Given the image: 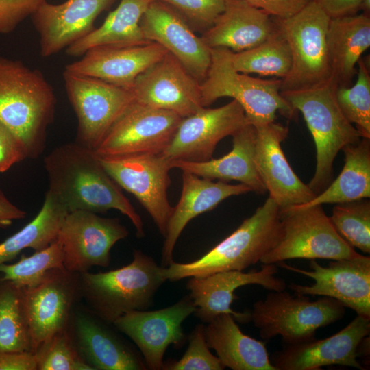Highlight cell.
Listing matches in <instances>:
<instances>
[{
	"instance_id": "6da1fadb",
	"label": "cell",
	"mask_w": 370,
	"mask_h": 370,
	"mask_svg": "<svg viewBox=\"0 0 370 370\" xmlns=\"http://www.w3.org/2000/svg\"><path fill=\"white\" fill-rule=\"evenodd\" d=\"M44 165L49 190L69 212L87 210L97 214L115 209L128 217L138 237L144 236L141 217L93 150L76 141L65 143L45 156Z\"/></svg>"
},
{
	"instance_id": "7a4b0ae2",
	"label": "cell",
	"mask_w": 370,
	"mask_h": 370,
	"mask_svg": "<svg viewBox=\"0 0 370 370\" xmlns=\"http://www.w3.org/2000/svg\"><path fill=\"white\" fill-rule=\"evenodd\" d=\"M56 98L42 73L0 56V122L22 142L27 158L42 153Z\"/></svg>"
},
{
	"instance_id": "3957f363",
	"label": "cell",
	"mask_w": 370,
	"mask_h": 370,
	"mask_svg": "<svg viewBox=\"0 0 370 370\" xmlns=\"http://www.w3.org/2000/svg\"><path fill=\"white\" fill-rule=\"evenodd\" d=\"M280 210L269 197L251 217L205 255L193 262H173L163 267L164 278L174 282L225 271H243L260 262L280 239Z\"/></svg>"
},
{
	"instance_id": "277c9868",
	"label": "cell",
	"mask_w": 370,
	"mask_h": 370,
	"mask_svg": "<svg viewBox=\"0 0 370 370\" xmlns=\"http://www.w3.org/2000/svg\"><path fill=\"white\" fill-rule=\"evenodd\" d=\"M163 267L140 250L132 261L106 272L79 273L81 298L93 314L108 323L134 310H147L166 281Z\"/></svg>"
},
{
	"instance_id": "5b68a950",
	"label": "cell",
	"mask_w": 370,
	"mask_h": 370,
	"mask_svg": "<svg viewBox=\"0 0 370 370\" xmlns=\"http://www.w3.org/2000/svg\"><path fill=\"white\" fill-rule=\"evenodd\" d=\"M336 88L331 81L313 88L280 92L290 105L302 114L313 138L316 168L308 185L316 195L332 182L338 153L362 138L342 112L336 97Z\"/></svg>"
},
{
	"instance_id": "8992f818",
	"label": "cell",
	"mask_w": 370,
	"mask_h": 370,
	"mask_svg": "<svg viewBox=\"0 0 370 370\" xmlns=\"http://www.w3.org/2000/svg\"><path fill=\"white\" fill-rule=\"evenodd\" d=\"M231 53L226 48L211 49L210 66L200 83L204 107L229 97L240 103L254 126L275 121L278 111L288 119H297L298 112L281 95V79H263L237 71Z\"/></svg>"
},
{
	"instance_id": "52a82bcc",
	"label": "cell",
	"mask_w": 370,
	"mask_h": 370,
	"mask_svg": "<svg viewBox=\"0 0 370 370\" xmlns=\"http://www.w3.org/2000/svg\"><path fill=\"white\" fill-rule=\"evenodd\" d=\"M345 313V307L332 297L312 301L285 290L270 292L264 299L255 302L250 312L262 339L281 336L286 345L314 338L319 328L339 321Z\"/></svg>"
},
{
	"instance_id": "ba28073f",
	"label": "cell",
	"mask_w": 370,
	"mask_h": 370,
	"mask_svg": "<svg viewBox=\"0 0 370 370\" xmlns=\"http://www.w3.org/2000/svg\"><path fill=\"white\" fill-rule=\"evenodd\" d=\"M280 239L261 258L262 264L293 258L337 260L360 254L337 232L322 205L280 210Z\"/></svg>"
},
{
	"instance_id": "9c48e42d",
	"label": "cell",
	"mask_w": 370,
	"mask_h": 370,
	"mask_svg": "<svg viewBox=\"0 0 370 370\" xmlns=\"http://www.w3.org/2000/svg\"><path fill=\"white\" fill-rule=\"evenodd\" d=\"M291 53L292 66L280 92L313 88L332 81L326 35L330 18L315 1L295 14L275 18Z\"/></svg>"
},
{
	"instance_id": "30bf717a",
	"label": "cell",
	"mask_w": 370,
	"mask_h": 370,
	"mask_svg": "<svg viewBox=\"0 0 370 370\" xmlns=\"http://www.w3.org/2000/svg\"><path fill=\"white\" fill-rule=\"evenodd\" d=\"M182 118L165 110L132 101L105 134L94 152L99 157L160 154Z\"/></svg>"
},
{
	"instance_id": "8fae6325",
	"label": "cell",
	"mask_w": 370,
	"mask_h": 370,
	"mask_svg": "<svg viewBox=\"0 0 370 370\" xmlns=\"http://www.w3.org/2000/svg\"><path fill=\"white\" fill-rule=\"evenodd\" d=\"M68 99L77 119L76 142L95 151L132 102L129 90L97 78L64 72Z\"/></svg>"
},
{
	"instance_id": "7c38bea8",
	"label": "cell",
	"mask_w": 370,
	"mask_h": 370,
	"mask_svg": "<svg viewBox=\"0 0 370 370\" xmlns=\"http://www.w3.org/2000/svg\"><path fill=\"white\" fill-rule=\"evenodd\" d=\"M98 157L118 185L138 200L165 237L173 208L167 195L170 162L161 154Z\"/></svg>"
},
{
	"instance_id": "4fadbf2b",
	"label": "cell",
	"mask_w": 370,
	"mask_h": 370,
	"mask_svg": "<svg viewBox=\"0 0 370 370\" xmlns=\"http://www.w3.org/2000/svg\"><path fill=\"white\" fill-rule=\"evenodd\" d=\"M23 297L34 353L41 344L67 330L75 305L82 299L79 273L52 269L38 285L23 288Z\"/></svg>"
},
{
	"instance_id": "5bb4252c",
	"label": "cell",
	"mask_w": 370,
	"mask_h": 370,
	"mask_svg": "<svg viewBox=\"0 0 370 370\" xmlns=\"http://www.w3.org/2000/svg\"><path fill=\"white\" fill-rule=\"evenodd\" d=\"M128 234L119 218H105L87 210L69 212L57 236L64 267L80 273L94 266L108 267L112 247Z\"/></svg>"
},
{
	"instance_id": "9a60e30c",
	"label": "cell",
	"mask_w": 370,
	"mask_h": 370,
	"mask_svg": "<svg viewBox=\"0 0 370 370\" xmlns=\"http://www.w3.org/2000/svg\"><path fill=\"white\" fill-rule=\"evenodd\" d=\"M247 123L243 107L234 99L216 108L204 107L181 119L171 141L160 154L169 162L208 160L219 141Z\"/></svg>"
},
{
	"instance_id": "2e32d148",
	"label": "cell",
	"mask_w": 370,
	"mask_h": 370,
	"mask_svg": "<svg viewBox=\"0 0 370 370\" xmlns=\"http://www.w3.org/2000/svg\"><path fill=\"white\" fill-rule=\"evenodd\" d=\"M281 267L308 276L312 285L291 284L297 295L329 297L354 310L357 315L370 318V257L359 254L349 259L333 260L323 267L316 260L310 264L311 271L278 263Z\"/></svg>"
},
{
	"instance_id": "e0dca14e",
	"label": "cell",
	"mask_w": 370,
	"mask_h": 370,
	"mask_svg": "<svg viewBox=\"0 0 370 370\" xmlns=\"http://www.w3.org/2000/svg\"><path fill=\"white\" fill-rule=\"evenodd\" d=\"M196 310L189 295L175 304L156 310H134L112 323L136 345L147 369H162L167 347H181L186 340L182 324Z\"/></svg>"
},
{
	"instance_id": "ac0fdd59",
	"label": "cell",
	"mask_w": 370,
	"mask_h": 370,
	"mask_svg": "<svg viewBox=\"0 0 370 370\" xmlns=\"http://www.w3.org/2000/svg\"><path fill=\"white\" fill-rule=\"evenodd\" d=\"M129 90L134 101L182 118L204 108L200 83L169 52L140 73Z\"/></svg>"
},
{
	"instance_id": "d6986e66",
	"label": "cell",
	"mask_w": 370,
	"mask_h": 370,
	"mask_svg": "<svg viewBox=\"0 0 370 370\" xmlns=\"http://www.w3.org/2000/svg\"><path fill=\"white\" fill-rule=\"evenodd\" d=\"M275 264H262L259 271L231 270L202 277H191L186 284L196 310L195 316L204 323H209L222 314H230L241 323L251 321L250 312H236L231 308L235 299L234 291L238 287L257 284L271 291H281L286 288L284 280L275 276Z\"/></svg>"
},
{
	"instance_id": "ffe728a7",
	"label": "cell",
	"mask_w": 370,
	"mask_h": 370,
	"mask_svg": "<svg viewBox=\"0 0 370 370\" xmlns=\"http://www.w3.org/2000/svg\"><path fill=\"white\" fill-rule=\"evenodd\" d=\"M370 332V318L357 315L337 333L323 338L315 337L286 345L270 360L276 370H317L331 365L365 368L358 360V347Z\"/></svg>"
},
{
	"instance_id": "44dd1931",
	"label": "cell",
	"mask_w": 370,
	"mask_h": 370,
	"mask_svg": "<svg viewBox=\"0 0 370 370\" xmlns=\"http://www.w3.org/2000/svg\"><path fill=\"white\" fill-rule=\"evenodd\" d=\"M140 25L149 42L166 49L199 83L205 79L211 63V49L174 8L153 0L143 14Z\"/></svg>"
},
{
	"instance_id": "7402d4cb",
	"label": "cell",
	"mask_w": 370,
	"mask_h": 370,
	"mask_svg": "<svg viewBox=\"0 0 370 370\" xmlns=\"http://www.w3.org/2000/svg\"><path fill=\"white\" fill-rule=\"evenodd\" d=\"M254 127L255 162L269 197L280 210L311 201L315 193L293 171L281 147L288 127L275 121Z\"/></svg>"
},
{
	"instance_id": "603a6c76",
	"label": "cell",
	"mask_w": 370,
	"mask_h": 370,
	"mask_svg": "<svg viewBox=\"0 0 370 370\" xmlns=\"http://www.w3.org/2000/svg\"><path fill=\"white\" fill-rule=\"evenodd\" d=\"M115 0H67L42 3L31 16L39 35L40 52L49 57L90 33L97 17Z\"/></svg>"
},
{
	"instance_id": "cb8c5ba5",
	"label": "cell",
	"mask_w": 370,
	"mask_h": 370,
	"mask_svg": "<svg viewBox=\"0 0 370 370\" xmlns=\"http://www.w3.org/2000/svg\"><path fill=\"white\" fill-rule=\"evenodd\" d=\"M167 52L153 42L134 46H98L86 51L79 60L67 64L64 71L130 90L136 77Z\"/></svg>"
},
{
	"instance_id": "d4e9b609",
	"label": "cell",
	"mask_w": 370,
	"mask_h": 370,
	"mask_svg": "<svg viewBox=\"0 0 370 370\" xmlns=\"http://www.w3.org/2000/svg\"><path fill=\"white\" fill-rule=\"evenodd\" d=\"M103 322L73 311L67 330L84 360L93 370L147 369L143 358Z\"/></svg>"
},
{
	"instance_id": "484cf974",
	"label": "cell",
	"mask_w": 370,
	"mask_h": 370,
	"mask_svg": "<svg viewBox=\"0 0 370 370\" xmlns=\"http://www.w3.org/2000/svg\"><path fill=\"white\" fill-rule=\"evenodd\" d=\"M180 198L169 218L162 251V265L166 267L173 260V254L178 238L188 223L195 217L214 209L224 199L251 192L243 184H230L214 182L192 173L182 171Z\"/></svg>"
},
{
	"instance_id": "4316f807",
	"label": "cell",
	"mask_w": 370,
	"mask_h": 370,
	"mask_svg": "<svg viewBox=\"0 0 370 370\" xmlns=\"http://www.w3.org/2000/svg\"><path fill=\"white\" fill-rule=\"evenodd\" d=\"M276 27L273 17L247 1L225 0L224 10L201 37L210 49L236 53L260 45Z\"/></svg>"
},
{
	"instance_id": "83f0119b",
	"label": "cell",
	"mask_w": 370,
	"mask_h": 370,
	"mask_svg": "<svg viewBox=\"0 0 370 370\" xmlns=\"http://www.w3.org/2000/svg\"><path fill=\"white\" fill-rule=\"evenodd\" d=\"M232 136V149L226 155L203 162L173 161L170 162L171 169L177 168L212 180L238 181L251 191L265 194L267 189L255 162L256 127L247 123Z\"/></svg>"
},
{
	"instance_id": "f1b7e54d",
	"label": "cell",
	"mask_w": 370,
	"mask_h": 370,
	"mask_svg": "<svg viewBox=\"0 0 370 370\" xmlns=\"http://www.w3.org/2000/svg\"><path fill=\"white\" fill-rule=\"evenodd\" d=\"M326 42L332 82L349 86L362 54L370 47V17L362 13L330 18Z\"/></svg>"
},
{
	"instance_id": "f546056e",
	"label": "cell",
	"mask_w": 370,
	"mask_h": 370,
	"mask_svg": "<svg viewBox=\"0 0 370 370\" xmlns=\"http://www.w3.org/2000/svg\"><path fill=\"white\" fill-rule=\"evenodd\" d=\"M206 343L225 367L233 370H276L265 344L244 334L230 314L216 317L205 326Z\"/></svg>"
},
{
	"instance_id": "4dcf8cb0",
	"label": "cell",
	"mask_w": 370,
	"mask_h": 370,
	"mask_svg": "<svg viewBox=\"0 0 370 370\" xmlns=\"http://www.w3.org/2000/svg\"><path fill=\"white\" fill-rule=\"evenodd\" d=\"M153 0H121L103 24L66 49L67 55L82 56L98 46H134L149 43L140 25L141 17Z\"/></svg>"
},
{
	"instance_id": "1f68e13d",
	"label": "cell",
	"mask_w": 370,
	"mask_h": 370,
	"mask_svg": "<svg viewBox=\"0 0 370 370\" xmlns=\"http://www.w3.org/2000/svg\"><path fill=\"white\" fill-rule=\"evenodd\" d=\"M344 166L338 176L309 202L310 206L370 197V139L362 138L342 149Z\"/></svg>"
},
{
	"instance_id": "d6a6232c",
	"label": "cell",
	"mask_w": 370,
	"mask_h": 370,
	"mask_svg": "<svg viewBox=\"0 0 370 370\" xmlns=\"http://www.w3.org/2000/svg\"><path fill=\"white\" fill-rule=\"evenodd\" d=\"M69 212L65 205L48 190L38 214L0 243V265L13 260L25 249L32 248L36 251L49 246L57 239Z\"/></svg>"
},
{
	"instance_id": "836d02e7",
	"label": "cell",
	"mask_w": 370,
	"mask_h": 370,
	"mask_svg": "<svg viewBox=\"0 0 370 370\" xmlns=\"http://www.w3.org/2000/svg\"><path fill=\"white\" fill-rule=\"evenodd\" d=\"M231 60L238 72L280 79L288 75L292 66L288 43L278 25L275 30L260 45L240 52L232 51Z\"/></svg>"
},
{
	"instance_id": "e575fe53",
	"label": "cell",
	"mask_w": 370,
	"mask_h": 370,
	"mask_svg": "<svg viewBox=\"0 0 370 370\" xmlns=\"http://www.w3.org/2000/svg\"><path fill=\"white\" fill-rule=\"evenodd\" d=\"M33 352L23 288L0 280V352Z\"/></svg>"
},
{
	"instance_id": "d590c367",
	"label": "cell",
	"mask_w": 370,
	"mask_h": 370,
	"mask_svg": "<svg viewBox=\"0 0 370 370\" xmlns=\"http://www.w3.org/2000/svg\"><path fill=\"white\" fill-rule=\"evenodd\" d=\"M56 268H64L62 247L58 239L29 256L23 254L15 263L0 265L3 273L0 280H10L22 288H32L41 282L49 270Z\"/></svg>"
},
{
	"instance_id": "8d00e7d4",
	"label": "cell",
	"mask_w": 370,
	"mask_h": 370,
	"mask_svg": "<svg viewBox=\"0 0 370 370\" xmlns=\"http://www.w3.org/2000/svg\"><path fill=\"white\" fill-rule=\"evenodd\" d=\"M356 74L353 86H337L336 97L342 112L361 137L370 139V73L369 64L362 58Z\"/></svg>"
},
{
	"instance_id": "74e56055",
	"label": "cell",
	"mask_w": 370,
	"mask_h": 370,
	"mask_svg": "<svg viewBox=\"0 0 370 370\" xmlns=\"http://www.w3.org/2000/svg\"><path fill=\"white\" fill-rule=\"evenodd\" d=\"M330 219L340 236L352 247L370 253L369 198L336 204Z\"/></svg>"
},
{
	"instance_id": "f35d334b",
	"label": "cell",
	"mask_w": 370,
	"mask_h": 370,
	"mask_svg": "<svg viewBox=\"0 0 370 370\" xmlns=\"http://www.w3.org/2000/svg\"><path fill=\"white\" fill-rule=\"evenodd\" d=\"M34 354L37 370H93L80 356L67 330L41 344Z\"/></svg>"
},
{
	"instance_id": "ab89813d",
	"label": "cell",
	"mask_w": 370,
	"mask_h": 370,
	"mask_svg": "<svg viewBox=\"0 0 370 370\" xmlns=\"http://www.w3.org/2000/svg\"><path fill=\"white\" fill-rule=\"evenodd\" d=\"M205 336V325H197L191 332L188 348L177 361L164 363L166 370H222L225 367L210 351Z\"/></svg>"
},
{
	"instance_id": "60d3db41",
	"label": "cell",
	"mask_w": 370,
	"mask_h": 370,
	"mask_svg": "<svg viewBox=\"0 0 370 370\" xmlns=\"http://www.w3.org/2000/svg\"><path fill=\"white\" fill-rule=\"evenodd\" d=\"M174 8L190 27L206 31L225 8V0H159Z\"/></svg>"
},
{
	"instance_id": "b9f144b4",
	"label": "cell",
	"mask_w": 370,
	"mask_h": 370,
	"mask_svg": "<svg viewBox=\"0 0 370 370\" xmlns=\"http://www.w3.org/2000/svg\"><path fill=\"white\" fill-rule=\"evenodd\" d=\"M46 0H0V34H9Z\"/></svg>"
},
{
	"instance_id": "7bdbcfd3",
	"label": "cell",
	"mask_w": 370,
	"mask_h": 370,
	"mask_svg": "<svg viewBox=\"0 0 370 370\" xmlns=\"http://www.w3.org/2000/svg\"><path fill=\"white\" fill-rule=\"evenodd\" d=\"M27 158L21 140L0 122V173L8 171L13 165Z\"/></svg>"
},
{
	"instance_id": "ee69618b",
	"label": "cell",
	"mask_w": 370,
	"mask_h": 370,
	"mask_svg": "<svg viewBox=\"0 0 370 370\" xmlns=\"http://www.w3.org/2000/svg\"><path fill=\"white\" fill-rule=\"evenodd\" d=\"M275 18L290 17L313 0H245Z\"/></svg>"
},
{
	"instance_id": "f6af8a7d",
	"label": "cell",
	"mask_w": 370,
	"mask_h": 370,
	"mask_svg": "<svg viewBox=\"0 0 370 370\" xmlns=\"http://www.w3.org/2000/svg\"><path fill=\"white\" fill-rule=\"evenodd\" d=\"M0 370H37L36 355L28 351L0 352Z\"/></svg>"
},
{
	"instance_id": "bcb514c9",
	"label": "cell",
	"mask_w": 370,
	"mask_h": 370,
	"mask_svg": "<svg viewBox=\"0 0 370 370\" xmlns=\"http://www.w3.org/2000/svg\"><path fill=\"white\" fill-rule=\"evenodd\" d=\"M330 18L358 14L362 0H314Z\"/></svg>"
},
{
	"instance_id": "7dc6e473",
	"label": "cell",
	"mask_w": 370,
	"mask_h": 370,
	"mask_svg": "<svg viewBox=\"0 0 370 370\" xmlns=\"http://www.w3.org/2000/svg\"><path fill=\"white\" fill-rule=\"evenodd\" d=\"M25 216L26 212L12 203L0 190V227H8L13 221L22 219Z\"/></svg>"
},
{
	"instance_id": "c3c4849f",
	"label": "cell",
	"mask_w": 370,
	"mask_h": 370,
	"mask_svg": "<svg viewBox=\"0 0 370 370\" xmlns=\"http://www.w3.org/2000/svg\"><path fill=\"white\" fill-rule=\"evenodd\" d=\"M360 10L362 14L369 16L370 14V0H362L360 5Z\"/></svg>"
}]
</instances>
